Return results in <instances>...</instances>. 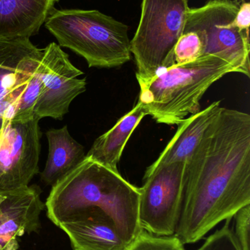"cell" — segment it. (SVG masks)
<instances>
[{"mask_svg": "<svg viewBox=\"0 0 250 250\" xmlns=\"http://www.w3.org/2000/svg\"><path fill=\"white\" fill-rule=\"evenodd\" d=\"M48 154L41 181L52 187L80 164L86 154L82 145L69 133L67 125L46 132Z\"/></svg>", "mask_w": 250, "mask_h": 250, "instance_id": "15", "label": "cell"}, {"mask_svg": "<svg viewBox=\"0 0 250 250\" xmlns=\"http://www.w3.org/2000/svg\"><path fill=\"white\" fill-rule=\"evenodd\" d=\"M147 115L143 105L138 101L133 109L120 118L112 129L94 141L87 157L112 170H118L117 164L131 135Z\"/></svg>", "mask_w": 250, "mask_h": 250, "instance_id": "16", "label": "cell"}, {"mask_svg": "<svg viewBox=\"0 0 250 250\" xmlns=\"http://www.w3.org/2000/svg\"><path fill=\"white\" fill-rule=\"evenodd\" d=\"M59 1L0 0V40L36 35Z\"/></svg>", "mask_w": 250, "mask_h": 250, "instance_id": "13", "label": "cell"}, {"mask_svg": "<svg viewBox=\"0 0 250 250\" xmlns=\"http://www.w3.org/2000/svg\"><path fill=\"white\" fill-rule=\"evenodd\" d=\"M128 250H185L176 236H157L142 230Z\"/></svg>", "mask_w": 250, "mask_h": 250, "instance_id": "19", "label": "cell"}, {"mask_svg": "<svg viewBox=\"0 0 250 250\" xmlns=\"http://www.w3.org/2000/svg\"><path fill=\"white\" fill-rule=\"evenodd\" d=\"M140 188L119 173L91 157L78 165L51 187L45 203L47 217L58 227L76 211L99 208L111 215L132 241L142 229L139 224Z\"/></svg>", "mask_w": 250, "mask_h": 250, "instance_id": "2", "label": "cell"}, {"mask_svg": "<svg viewBox=\"0 0 250 250\" xmlns=\"http://www.w3.org/2000/svg\"><path fill=\"white\" fill-rule=\"evenodd\" d=\"M45 26L60 46L83 57L89 67H117L131 60L129 26L98 10L54 8Z\"/></svg>", "mask_w": 250, "mask_h": 250, "instance_id": "4", "label": "cell"}, {"mask_svg": "<svg viewBox=\"0 0 250 250\" xmlns=\"http://www.w3.org/2000/svg\"><path fill=\"white\" fill-rule=\"evenodd\" d=\"M38 67L42 88L34 115L39 120L50 117L62 120L73 100L86 90V79H79L84 73L55 42L43 48Z\"/></svg>", "mask_w": 250, "mask_h": 250, "instance_id": "9", "label": "cell"}, {"mask_svg": "<svg viewBox=\"0 0 250 250\" xmlns=\"http://www.w3.org/2000/svg\"><path fill=\"white\" fill-rule=\"evenodd\" d=\"M202 41L195 32H189L182 35L174 49L176 64H183L195 61L203 56Z\"/></svg>", "mask_w": 250, "mask_h": 250, "instance_id": "18", "label": "cell"}, {"mask_svg": "<svg viewBox=\"0 0 250 250\" xmlns=\"http://www.w3.org/2000/svg\"><path fill=\"white\" fill-rule=\"evenodd\" d=\"M235 237L242 250H250V204L235 214Z\"/></svg>", "mask_w": 250, "mask_h": 250, "instance_id": "21", "label": "cell"}, {"mask_svg": "<svg viewBox=\"0 0 250 250\" xmlns=\"http://www.w3.org/2000/svg\"><path fill=\"white\" fill-rule=\"evenodd\" d=\"M73 250H128L133 241L111 215L99 208L76 211L58 226Z\"/></svg>", "mask_w": 250, "mask_h": 250, "instance_id": "11", "label": "cell"}, {"mask_svg": "<svg viewBox=\"0 0 250 250\" xmlns=\"http://www.w3.org/2000/svg\"><path fill=\"white\" fill-rule=\"evenodd\" d=\"M234 67L215 56L161 69L151 78H136L139 102L157 123L179 125L201 111V100L210 86Z\"/></svg>", "mask_w": 250, "mask_h": 250, "instance_id": "3", "label": "cell"}, {"mask_svg": "<svg viewBox=\"0 0 250 250\" xmlns=\"http://www.w3.org/2000/svg\"><path fill=\"white\" fill-rule=\"evenodd\" d=\"M38 66L39 64L32 74V77L29 79L27 86L25 88L19 100L16 113L13 118L15 120H26L35 117L34 110L42 88Z\"/></svg>", "mask_w": 250, "mask_h": 250, "instance_id": "17", "label": "cell"}, {"mask_svg": "<svg viewBox=\"0 0 250 250\" xmlns=\"http://www.w3.org/2000/svg\"><path fill=\"white\" fill-rule=\"evenodd\" d=\"M41 194L38 185L0 189V250H17L19 237L40 231V215L45 208Z\"/></svg>", "mask_w": 250, "mask_h": 250, "instance_id": "12", "label": "cell"}, {"mask_svg": "<svg viewBox=\"0 0 250 250\" xmlns=\"http://www.w3.org/2000/svg\"><path fill=\"white\" fill-rule=\"evenodd\" d=\"M238 1H239V2H242V3H243V2H245V0H238Z\"/></svg>", "mask_w": 250, "mask_h": 250, "instance_id": "23", "label": "cell"}, {"mask_svg": "<svg viewBox=\"0 0 250 250\" xmlns=\"http://www.w3.org/2000/svg\"><path fill=\"white\" fill-rule=\"evenodd\" d=\"M189 0H142L137 29L130 41L136 78L152 77L176 65L174 49L183 33Z\"/></svg>", "mask_w": 250, "mask_h": 250, "instance_id": "5", "label": "cell"}, {"mask_svg": "<svg viewBox=\"0 0 250 250\" xmlns=\"http://www.w3.org/2000/svg\"><path fill=\"white\" fill-rule=\"evenodd\" d=\"M230 220L225 226L205 239L204 245L196 250H242L233 230L229 227Z\"/></svg>", "mask_w": 250, "mask_h": 250, "instance_id": "20", "label": "cell"}, {"mask_svg": "<svg viewBox=\"0 0 250 250\" xmlns=\"http://www.w3.org/2000/svg\"><path fill=\"white\" fill-rule=\"evenodd\" d=\"M220 101L211 104L203 111L186 118L159 157L147 168L145 173L177 162H186L201 142L208 126L220 112Z\"/></svg>", "mask_w": 250, "mask_h": 250, "instance_id": "14", "label": "cell"}, {"mask_svg": "<svg viewBox=\"0 0 250 250\" xmlns=\"http://www.w3.org/2000/svg\"><path fill=\"white\" fill-rule=\"evenodd\" d=\"M235 26L242 31L250 32V4L249 2L242 3L239 11L233 21Z\"/></svg>", "mask_w": 250, "mask_h": 250, "instance_id": "22", "label": "cell"}, {"mask_svg": "<svg viewBox=\"0 0 250 250\" xmlns=\"http://www.w3.org/2000/svg\"><path fill=\"white\" fill-rule=\"evenodd\" d=\"M39 119H4L0 129V189L26 187L39 172Z\"/></svg>", "mask_w": 250, "mask_h": 250, "instance_id": "8", "label": "cell"}, {"mask_svg": "<svg viewBox=\"0 0 250 250\" xmlns=\"http://www.w3.org/2000/svg\"><path fill=\"white\" fill-rule=\"evenodd\" d=\"M240 4L238 0H211L203 7L189 9L183 33L198 34L203 56L219 57L231 64L236 73L250 77V32L233 23Z\"/></svg>", "mask_w": 250, "mask_h": 250, "instance_id": "6", "label": "cell"}, {"mask_svg": "<svg viewBox=\"0 0 250 250\" xmlns=\"http://www.w3.org/2000/svg\"><path fill=\"white\" fill-rule=\"evenodd\" d=\"M42 54L29 38L0 40V129L4 119L14 117Z\"/></svg>", "mask_w": 250, "mask_h": 250, "instance_id": "10", "label": "cell"}, {"mask_svg": "<svg viewBox=\"0 0 250 250\" xmlns=\"http://www.w3.org/2000/svg\"><path fill=\"white\" fill-rule=\"evenodd\" d=\"M185 166L186 162H177L145 173L139 188L142 230L154 236H174L182 211Z\"/></svg>", "mask_w": 250, "mask_h": 250, "instance_id": "7", "label": "cell"}, {"mask_svg": "<svg viewBox=\"0 0 250 250\" xmlns=\"http://www.w3.org/2000/svg\"><path fill=\"white\" fill-rule=\"evenodd\" d=\"M250 204V116L220 108L186 161L183 201L175 236L199 242Z\"/></svg>", "mask_w": 250, "mask_h": 250, "instance_id": "1", "label": "cell"}]
</instances>
